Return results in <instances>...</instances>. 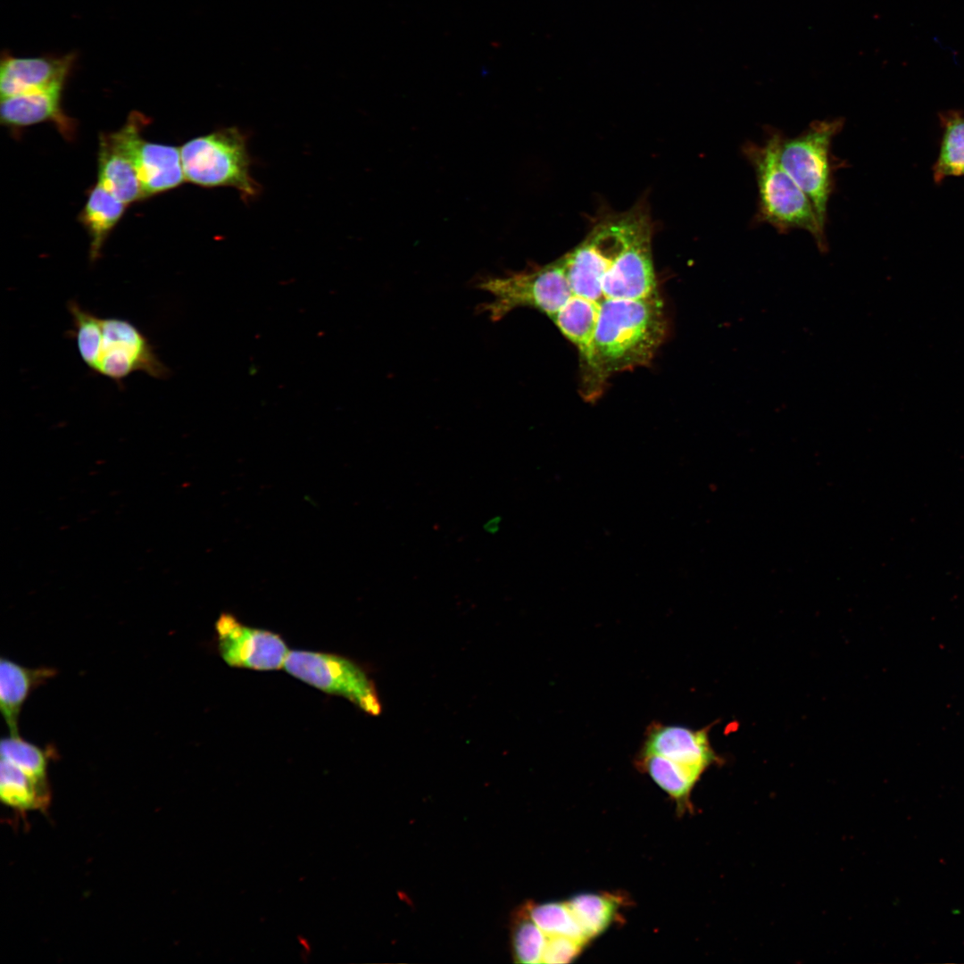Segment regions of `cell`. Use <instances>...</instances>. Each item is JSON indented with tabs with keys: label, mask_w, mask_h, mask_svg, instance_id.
I'll list each match as a JSON object with an SVG mask.
<instances>
[{
	"label": "cell",
	"mask_w": 964,
	"mask_h": 964,
	"mask_svg": "<svg viewBox=\"0 0 964 964\" xmlns=\"http://www.w3.org/2000/svg\"><path fill=\"white\" fill-rule=\"evenodd\" d=\"M666 332L664 305L659 295L604 298L599 303L590 359L581 370L584 398H597L611 376L649 364Z\"/></svg>",
	"instance_id": "cell-1"
},
{
	"label": "cell",
	"mask_w": 964,
	"mask_h": 964,
	"mask_svg": "<svg viewBox=\"0 0 964 964\" xmlns=\"http://www.w3.org/2000/svg\"><path fill=\"white\" fill-rule=\"evenodd\" d=\"M71 337L80 359L93 372L122 386L134 372L163 379L170 370L159 359L144 333L131 321L118 317H100L71 300Z\"/></svg>",
	"instance_id": "cell-2"
},
{
	"label": "cell",
	"mask_w": 964,
	"mask_h": 964,
	"mask_svg": "<svg viewBox=\"0 0 964 964\" xmlns=\"http://www.w3.org/2000/svg\"><path fill=\"white\" fill-rule=\"evenodd\" d=\"M781 135L779 130L769 129L763 143L749 142L743 146L757 182L755 222L769 224L779 233L804 230L821 253L827 252L826 229L820 225L810 199L779 162Z\"/></svg>",
	"instance_id": "cell-3"
},
{
	"label": "cell",
	"mask_w": 964,
	"mask_h": 964,
	"mask_svg": "<svg viewBox=\"0 0 964 964\" xmlns=\"http://www.w3.org/2000/svg\"><path fill=\"white\" fill-rule=\"evenodd\" d=\"M844 122L842 118L815 120L795 137H787L782 134L778 144L781 165L810 199L824 229L828 202L835 188V170L839 165L832 154L831 145Z\"/></svg>",
	"instance_id": "cell-4"
},
{
	"label": "cell",
	"mask_w": 964,
	"mask_h": 964,
	"mask_svg": "<svg viewBox=\"0 0 964 964\" xmlns=\"http://www.w3.org/2000/svg\"><path fill=\"white\" fill-rule=\"evenodd\" d=\"M186 180L204 187H232L246 200L259 192L251 175L245 136L236 127L194 137L180 147Z\"/></svg>",
	"instance_id": "cell-5"
},
{
	"label": "cell",
	"mask_w": 964,
	"mask_h": 964,
	"mask_svg": "<svg viewBox=\"0 0 964 964\" xmlns=\"http://www.w3.org/2000/svg\"><path fill=\"white\" fill-rule=\"evenodd\" d=\"M476 286L492 297L478 307L492 321L524 307L537 310L552 320L573 295L563 256L523 271L484 278Z\"/></svg>",
	"instance_id": "cell-6"
},
{
	"label": "cell",
	"mask_w": 964,
	"mask_h": 964,
	"mask_svg": "<svg viewBox=\"0 0 964 964\" xmlns=\"http://www.w3.org/2000/svg\"><path fill=\"white\" fill-rule=\"evenodd\" d=\"M652 229L649 208L642 200L625 211L621 238L603 278L604 298L659 295L652 254Z\"/></svg>",
	"instance_id": "cell-7"
},
{
	"label": "cell",
	"mask_w": 964,
	"mask_h": 964,
	"mask_svg": "<svg viewBox=\"0 0 964 964\" xmlns=\"http://www.w3.org/2000/svg\"><path fill=\"white\" fill-rule=\"evenodd\" d=\"M284 668L293 677L320 691L346 698L370 715L381 712L375 686L351 660L333 653L289 651Z\"/></svg>",
	"instance_id": "cell-8"
},
{
	"label": "cell",
	"mask_w": 964,
	"mask_h": 964,
	"mask_svg": "<svg viewBox=\"0 0 964 964\" xmlns=\"http://www.w3.org/2000/svg\"><path fill=\"white\" fill-rule=\"evenodd\" d=\"M624 220V212L600 217L585 238L563 255L573 295L596 303L603 300V278L618 249Z\"/></svg>",
	"instance_id": "cell-9"
},
{
	"label": "cell",
	"mask_w": 964,
	"mask_h": 964,
	"mask_svg": "<svg viewBox=\"0 0 964 964\" xmlns=\"http://www.w3.org/2000/svg\"><path fill=\"white\" fill-rule=\"evenodd\" d=\"M145 121L141 114H130L126 124L112 136L132 160L148 196L177 187L186 178L180 148L142 138L140 130Z\"/></svg>",
	"instance_id": "cell-10"
},
{
	"label": "cell",
	"mask_w": 964,
	"mask_h": 964,
	"mask_svg": "<svg viewBox=\"0 0 964 964\" xmlns=\"http://www.w3.org/2000/svg\"><path fill=\"white\" fill-rule=\"evenodd\" d=\"M215 630L220 654L228 665L254 670L284 667L289 651L279 635L246 627L229 613L219 617Z\"/></svg>",
	"instance_id": "cell-11"
},
{
	"label": "cell",
	"mask_w": 964,
	"mask_h": 964,
	"mask_svg": "<svg viewBox=\"0 0 964 964\" xmlns=\"http://www.w3.org/2000/svg\"><path fill=\"white\" fill-rule=\"evenodd\" d=\"M709 728L691 729L652 722L647 727L640 753L657 754L703 771L717 760Z\"/></svg>",
	"instance_id": "cell-12"
},
{
	"label": "cell",
	"mask_w": 964,
	"mask_h": 964,
	"mask_svg": "<svg viewBox=\"0 0 964 964\" xmlns=\"http://www.w3.org/2000/svg\"><path fill=\"white\" fill-rule=\"evenodd\" d=\"M74 57L3 58L0 70L1 98L63 86Z\"/></svg>",
	"instance_id": "cell-13"
},
{
	"label": "cell",
	"mask_w": 964,
	"mask_h": 964,
	"mask_svg": "<svg viewBox=\"0 0 964 964\" xmlns=\"http://www.w3.org/2000/svg\"><path fill=\"white\" fill-rule=\"evenodd\" d=\"M62 88V86H54L2 98V123L18 128L52 121L62 135L71 137L74 130L73 121L61 108Z\"/></svg>",
	"instance_id": "cell-14"
},
{
	"label": "cell",
	"mask_w": 964,
	"mask_h": 964,
	"mask_svg": "<svg viewBox=\"0 0 964 964\" xmlns=\"http://www.w3.org/2000/svg\"><path fill=\"white\" fill-rule=\"evenodd\" d=\"M55 675L56 669L54 668L31 669L1 658L0 709L11 735H19V716L29 694Z\"/></svg>",
	"instance_id": "cell-15"
},
{
	"label": "cell",
	"mask_w": 964,
	"mask_h": 964,
	"mask_svg": "<svg viewBox=\"0 0 964 964\" xmlns=\"http://www.w3.org/2000/svg\"><path fill=\"white\" fill-rule=\"evenodd\" d=\"M98 183L126 204L146 196L132 160L112 134L100 137Z\"/></svg>",
	"instance_id": "cell-16"
},
{
	"label": "cell",
	"mask_w": 964,
	"mask_h": 964,
	"mask_svg": "<svg viewBox=\"0 0 964 964\" xmlns=\"http://www.w3.org/2000/svg\"><path fill=\"white\" fill-rule=\"evenodd\" d=\"M599 303L572 295L552 319L561 334L577 347L579 353L580 370L586 366L590 359L597 325Z\"/></svg>",
	"instance_id": "cell-17"
},
{
	"label": "cell",
	"mask_w": 964,
	"mask_h": 964,
	"mask_svg": "<svg viewBox=\"0 0 964 964\" xmlns=\"http://www.w3.org/2000/svg\"><path fill=\"white\" fill-rule=\"evenodd\" d=\"M126 205L98 182L89 192L79 220L90 237L91 262L99 258L107 237L121 218Z\"/></svg>",
	"instance_id": "cell-18"
},
{
	"label": "cell",
	"mask_w": 964,
	"mask_h": 964,
	"mask_svg": "<svg viewBox=\"0 0 964 964\" xmlns=\"http://www.w3.org/2000/svg\"><path fill=\"white\" fill-rule=\"evenodd\" d=\"M636 764L677 802L680 809L687 807L693 787L704 772L657 754L639 752Z\"/></svg>",
	"instance_id": "cell-19"
},
{
	"label": "cell",
	"mask_w": 964,
	"mask_h": 964,
	"mask_svg": "<svg viewBox=\"0 0 964 964\" xmlns=\"http://www.w3.org/2000/svg\"><path fill=\"white\" fill-rule=\"evenodd\" d=\"M0 797L5 805L21 811L44 810L49 805L50 790L47 782L36 780L1 759Z\"/></svg>",
	"instance_id": "cell-20"
},
{
	"label": "cell",
	"mask_w": 964,
	"mask_h": 964,
	"mask_svg": "<svg viewBox=\"0 0 964 964\" xmlns=\"http://www.w3.org/2000/svg\"><path fill=\"white\" fill-rule=\"evenodd\" d=\"M943 129L937 160L933 167L935 183L964 175V115L958 111L939 114Z\"/></svg>",
	"instance_id": "cell-21"
},
{
	"label": "cell",
	"mask_w": 964,
	"mask_h": 964,
	"mask_svg": "<svg viewBox=\"0 0 964 964\" xmlns=\"http://www.w3.org/2000/svg\"><path fill=\"white\" fill-rule=\"evenodd\" d=\"M568 903L588 940L602 934L613 921L619 899L611 894L581 893Z\"/></svg>",
	"instance_id": "cell-22"
},
{
	"label": "cell",
	"mask_w": 964,
	"mask_h": 964,
	"mask_svg": "<svg viewBox=\"0 0 964 964\" xmlns=\"http://www.w3.org/2000/svg\"><path fill=\"white\" fill-rule=\"evenodd\" d=\"M1 759H4L41 782H47V767L56 753L52 746L42 749L25 741L19 735H11L1 740Z\"/></svg>",
	"instance_id": "cell-23"
},
{
	"label": "cell",
	"mask_w": 964,
	"mask_h": 964,
	"mask_svg": "<svg viewBox=\"0 0 964 964\" xmlns=\"http://www.w3.org/2000/svg\"><path fill=\"white\" fill-rule=\"evenodd\" d=\"M526 907L530 918L547 936L564 935L585 943L589 941L568 902L528 903Z\"/></svg>",
	"instance_id": "cell-24"
},
{
	"label": "cell",
	"mask_w": 964,
	"mask_h": 964,
	"mask_svg": "<svg viewBox=\"0 0 964 964\" xmlns=\"http://www.w3.org/2000/svg\"><path fill=\"white\" fill-rule=\"evenodd\" d=\"M547 935L530 918L526 905L514 916L511 944L516 962L542 963Z\"/></svg>",
	"instance_id": "cell-25"
},
{
	"label": "cell",
	"mask_w": 964,
	"mask_h": 964,
	"mask_svg": "<svg viewBox=\"0 0 964 964\" xmlns=\"http://www.w3.org/2000/svg\"><path fill=\"white\" fill-rule=\"evenodd\" d=\"M585 944L584 942L569 936H547L542 962L548 964L569 963L579 954Z\"/></svg>",
	"instance_id": "cell-26"
}]
</instances>
